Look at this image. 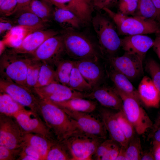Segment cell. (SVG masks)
I'll return each instance as SVG.
<instances>
[{"instance_id":"cell-1","label":"cell","mask_w":160,"mask_h":160,"mask_svg":"<svg viewBox=\"0 0 160 160\" xmlns=\"http://www.w3.org/2000/svg\"><path fill=\"white\" fill-rule=\"evenodd\" d=\"M37 97L41 117L57 140H66L73 134L81 131L76 122L62 108Z\"/></svg>"},{"instance_id":"cell-2","label":"cell","mask_w":160,"mask_h":160,"mask_svg":"<svg viewBox=\"0 0 160 160\" xmlns=\"http://www.w3.org/2000/svg\"><path fill=\"white\" fill-rule=\"evenodd\" d=\"M91 23L102 55L107 59L115 56L121 47V39L113 20L105 13L98 12L93 16Z\"/></svg>"},{"instance_id":"cell-3","label":"cell","mask_w":160,"mask_h":160,"mask_svg":"<svg viewBox=\"0 0 160 160\" xmlns=\"http://www.w3.org/2000/svg\"><path fill=\"white\" fill-rule=\"evenodd\" d=\"M103 10L113 21L119 35L157 34L160 32L159 25L154 19L125 15L115 12L109 8Z\"/></svg>"},{"instance_id":"cell-4","label":"cell","mask_w":160,"mask_h":160,"mask_svg":"<svg viewBox=\"0 0 160 160\" xmlns=\"http://www.w3.org/2000/svg\"><path fill=\"white\" fill-rule=\"evenodd\" d=\"M26 55L16 53L11 49L5 50L0 55V78L27 87L26 75L32 58Z\"/></svg>"},{"instance_id":"cell-5","label":"cell","mask_w":160,"mask_h":160,"mask_svg":"<svg viewBox=\"0 0 160 160\" xmlns=\"http://www.w3.org/2000/svg\"><path fill=\"white\" fill-rule=\"evenodd\" d=\"M65 52L77 60L97 62L98 54L88 38L77 30L64 29L61 33Z\"/></svg>"},{"instance_id":"cell-6","label":"cell","mask_w":160,"mask_h":160,"mask_svg":"<svg viewBox=\"0 0 160 160\" xmlns=\"http://www.w3.org/2000/svg\"><path fill=\"white\" fill-rule=\"evenodd\" d=\"M121 98L123 110L126 117L134 127L136 133L141 135L152 128L153 123L140 105V101L113 87Z\"/></svg>"},{"instance_id":"cell-7","label":"cell","mask_w":160,"mask_h":160,"mask_svg":"<svg viewBox=\"0 0 160 160\" xmlns=\"http://www.w3.org/2000/svg\"><path fill=\"white\" fill-rule=\"evenodd\" d=\"M105 140L77 132L64 141L72 156V160H93L99 145Z\"/></svg>"},{"instance_id":"cell-8","label":"cell","mask_w":160,"mask_h":160,"mask_svg":"<svg viewBox=\"0 0 160 160\" xmlns=\"http://www.w3.org/2000/svg\"><path fill=\"white\" fill-rule=\"evenodd\" d=\"M0 91L41 117L37 97L32 90L11 80L0 78Z\"/></svg>"},{"instance_id":"cell-9","label":"cell","mask_w":160,"mask_h":160,"mask_svg":"<svg viewBox=\"0 0 160 160\" xmlns=\"http://www.w3.org/2000/svg\"><path fill=\"white\" fill-rule=\"evenodd\" d=\"M24 133L13 116L0 114V145L11 149L23 147Z\"/></svg>"},{"instance_id":"cell-10","label":"cell","mask_w":160,"mask_h":160,"mask_svg":"<svg viewBox=\"0 0 160 160\" xmlns=\"http://www.w3.org/2000/svg\"><path fill=\"white\" fill-rule=\"evenodd\" d=\"M62 109L76 122L81 131L100 139H107L108 132L98 113L78 112Z\"/></svg>"},{"instance_id":"cell-11","label":"cell","mask_w":160,"mask_h":160,"mask_svg":"<svg viewBox=\"0 0 160 160\" xmlns=\"http://www.w3.org/2000/svg\"><path fill=\"white\" fill-rule=\"evenodd\" d=\"M65 52L61 34L52 36L46 40L30 54L33 60L45 63L53 66L61 59Z\"/></svg>"},{"instance_id":"cell-12","label":"cell","mask_w":160,"mask_h":160,"mask_svg":"<svg viewBox=\"0 0 160 160\" xmlns=\"http://www.w3.org/2000/svg\"><path fill=\"white\" fill-rule=\"evenodd\" d=\"M32 90L40 98L51 102H60L76 98H86V93L80 92L68 86L56 82L47 85L34 87Z\"/></svg>"},{"instance_id":"cell-13","label":"cell","mask_w":160,"mask_h":160,"mask_svg":"<svg viewBox=\"0 0 160 160\" xmlns=\"http://www.w3.org/2000/svg\"><path fill=\"white\" fill-rule=\"evenodd\" d=\"M24 133L40 135L51 139H56L42 118L36 113L26 109L13 116Z\"/></svg>"},{"instance_id":"cell-14","label":"cell","mask_w":160,"mask_h":160,"mask_svg":"<svg viewBox=\"0 0 160 160\" xmlns=\"http://www.w3.org/2000/svg\"><path fill=\"white\" fill-rule=\"evenodd\" d=\"M107 60L111 67L130 80L136 79L143 74V61L133 54L125 52L121 56H115Z\"/></svg>"},{"instance_id":"cell-15","label":"cell","mask_w":160,"mask_h":160,"mask_svg":"<svg viewBox=\"0 0 160 160\" xmlns=\"http://www.w3.org/2000/svg\"><path fill=\"white\" fill-rule=\"evenodd\" d=\"M86 95V98L96 100L103 107L117 111L123 109L122 100L113 87L98 86Z\"/></svg>"},{"instance_id":"cell-16","label":"cell","mask_w":160,"mask_h":160,"mask_svg":"<svg viewBox=\"0 0 160 160\" xmlns=\"http://www.w3.org/2000/svg\"><path fill=\"white\" fill-rule=\"evenodd\" d=\"M154 44V40L144 35L127 36L121 39V47L125 52L137 56L143 61Z\"/></svg>"},{"instance_id":"cell-17","label":"cell","mask_w":160,"mask_h":160,"mask_svg":"<svg viewBox=\"0 0 160 160\" xmlns=\"http://www.w3.org/2000/svg\"><path fill=\"white\" fill-rule=\"evenodd\" d=\"M58 34L51 29L36 30L29 33L19 46L11 49L17 53L30 54L48 38Z\"/></svg>"},{"instance_id":"cell-18","label":"cell","mask_w":160,"mask_h":160,"mask_svg":"<svg viewBox=\"0 0 160 160\" xmlns=\"http://www.w3.org/2000/svg\"><path fill=\"white\" fill-rule=\"evenodd\" d=\"M97 111L105 124L109 139L126 149L128 144L119 125L116 112L104 107L100 108Z\"/></svg>"},{"instance_id":"cell-19","label":"cell","mask_w":160,"mask_h":160,"mask_svg":"<svg viewBox=\"0 0 160 160\" xmlns=\"http://www.w3.org/2000/svg\"><path fill=\"white\" fill-rule=\"evenodd\" d=\"M141 102L148 107L158 108L160 103V92L151 78L144 76L137 89Z\"/></svg>"},{"instance_id":"cell-20","label":"cell","mask_w":160,"mask_h":160,"mask_svg":"<svg viewBox=\"0 0 160 160\" xmlns=\"http://www.w3.org/2000/svg\"><path fill=\"white\" fill-rule=\"evenodd\" d=\"M75 61L79 71L93 89L99 86L103 78V72L97 62L87 60Z\"/></svg>"},{"instance_id":"cell-21","label":"cell","mask_w":160,"mask_h":160,"mask_svg":"<svg viewBox=\"0 0 160 160\" xmlns=\"http://www.w3.org/2000/svg\"><path fill=\"white\" fill-rule=\"evenodd\" d=\"M52 19L64 29L77 30L85 25L73 12L55 7L53 12Z\"/></svg>"},{"instance_id":"cell-22","label":"cell","mask_w":160,"mask_h":160,"mask_svg":"<svg viewBox=\"0 0 160 160\" xmlns=\"http://www.w3.org/2000/svg\"><path fill=\"white\" fill-rule=\"evenodd\" d=\"M15 15L14 22L15 25L26 27L33 31L46 29V23L32 12L28 7L19 10Z\"/></svg>"},{"instance_id":"cell-23","label":"cell","mask_w":160,"mask_h":160,"mask_svg":"<svg viewBox=\"0 0 160 160\" xmlns=\"http://www.w3.org/2000/svg\"><path fill=\"white\" fill-rule=\"evenodd\" d=\"M56 139H51L42 135L33 133H24V145H30L40 154L42 160H45L48 153Z\"/></svg>"},{"instance_id":"cell-24","label":"cell","mask_w":160,"mask_h":160,"mask_svg":"<svg viewBox=\"0 0 160 160\" xmlns=\"http://www.w3.org/2000/svg\"><path fill=\"white\" fill-rule=\"evenodd\" d=\"M52 102L62 108L76 112L91 113L98 109L96 101L84 98H76L61 102Z\"/></svg>"},{"instance_id":"cell-25","label":"cell","mask_w":160,"mask_h":160,"mask_svg":"<svg viewBox=\"0 0 160 160\" xmlns=\"http://www.w3.org/2000/svg\"><path fill=\"white\" fill-rule=\"evenodd\" d=\"M111 67V69L107 71V73L113 83L114 87L124 93L135 97L140 101L137 90L131 83L130 80L122 73Z\"/></svg>"},{"instance_id":"cell-26","label":"cell","mask_w":160,"mask_h":160,"mask_svg":"<svg viewBox=\"0 0 160 160\" xmlns=\"http://www.w3.org/2000/svg\"><path fill=\"white\" fill-rule=\"evenodd\" d=\"M33 31L26 27L15 25L6 33L2 39L6 46L12 48L19 46L25 37Z\"/></svg>"},{"instance_id":"cell-27","label":"cell","mask_w":160,"mask_h":160,"mask_svg":"<svg viewBox=\"0 0 160 160\" xmlns=\"http://www.w3.org/2000/svg\"><path fill=\"white\" fill-rule=\"evenodd\" d=\"M53 5L43 0H32L28 8L43 21L47 23L52 19Z\"/></svg>"},{"instance_id":"cell-28","label":"cell","mask_w":160,"mask_h":160,"mask_svg":"<svg viewBox=\"0 0 160 160\" xmlns=\"http://www.w3.org/2000/svg\"><path fill=\"white\" fill-rule=\"evenodd\" d=\"M72 156L64 141L55 140L51 147L45 160H72Z\"/></svg>"},{"instance_id":"cell-29","label":"cell","mask_w":160,"mask_h":160,"mask_svg":"<svg viewBox=\"0 0 160 160\" xmlns=\"http://www.w3.org/2000/svg\"><path fill=\"white\" fill-rule=\"evenodd\" d=\"M25 109V107L15 101L8 94L0 92V113L13 116Z\"/></svg>"},{"instance_id":"cell-30","label":"cell","mask_w":160,"mask_h":160,"mask_svg":"<svg viewBox=\"0 0 160 160\" xmlns=\"http://www.w3.org/2000/svg\"><path fill=\"white\" fill-rule=\"evenodd\" d=\"M75 65V61L62 58L57 63L55 73L56 79L59 83L68 86L72 71Z\"/></svg>"},{"instance_id":"cell-31","label":"cell","mask_w":160,"mask_h":160,"mask_svg":"<svg viewBox=\"0 0 160 160\" xmlns=\"http://www.w3.org/2000/svg\"><path fill=\"white\" fill-rule=\"evenodd\" d=\"M68 87L74 90L83 93L89 92L93 89L83 77L75 63L71 72Z\"/></svg>"},{"instance_id":"cell-32","label":"cell","mask_w":160,"mask_h":160,"mask_svg":"<svg viewBox=\"0 0 160 160\" xmlns=\"http://www.w3.org/2000/svg\"><path fill=\"white\" fill-rule=\"evenodd\" d=\"M58 82L56 79L55 71L53 66L42 63L37 84L35 87H41L51 83Z\"/></svg>"},{"instance_id":"cell-33","label":"cell","mask_w":160,"mask_h":160,"mask_svg":"<svg viewBox=\"0 0 160 160\" xmlns=\"http://www.w3.org/2000/svg\"><path fill=\"white\" fill-rule=\"evenodd\" d=\"M116 116L121 129L128 143L135 135L136 132L133 125L127 119L123 109L115 113Z\"/></svg>"},{"instance_id":"cell-34","label":"cell","mask_w":160,"mask_h":160,"mask_svg":"<svg viewBox=\"0 0 160 160\" xmlns=\"http://www.w3.org/2000/svg\"><path fill=\"white\" fill-rule=\"evenodd\" d=\"M134 16L147 19L157 18L156 9L151 0H139L137 9Z\"/></svg>"},{"instance_id":"cell-35","label":"cell","mask_w":160,"mask_h":160,"mask_svg":"<svg viewBox=\"0 0 160 160\" xmlns=\"http://www.w3.org/2000/svg\"><path fill=\"white\" fill-rule=\"evenodd\" d=\"M42 64V62L32 59L28 67L26 78V87L31 90L37 84Z\"/></svg>"},{"instance_id":"cell-36","label":"cell","mask_w":160,"mask_h":160,"mask_svg":"<svg viewBox=\"0 0 160 160\" xmlns=\"http://www.w3.org/2000/svg\"><path fill=\"white\" fill-rule=\"evenodd\" d=\"M125 151L127 160H141L143 152L138 137L135 135L130 141Z\"/></svg>"},{"instance_id":"cell-37","label":"cell","mask_w":160,"mask_h":160,"mask_svg":"<svg viewBox=\"0 0 160 160\" xmlns=\"http://www.w3.org/2000/svg\"><path fill=\"white\" fill-rule=\"evenodd\" d=\"M55 7L75 12L79 9L86 0H43Z\"/></svg>"},{"instance_id":"cell-38","label":"cell","mask_w":160,"mask_h":160,"mask_svg":"<svg viewBox=\"0 0 160 160\" xmlns=\"http://www.w3.org/2000/svg\"><path fill=\"white\" fill-rule=\"evenodd\" d=\"M145 69L160 92V65L153 59H149L145 62Z\"/></svg>"},{"instance_id":"cell-39","label":"cell","mask_w":160,"mask_h":160,"mask_svg":"<svg viewBox=\"0 0 160 160\" xmlns=\"http://www.w3.org/2000/svg\"><path fill=\"white\" fill-rule=\"evenodd\" d=\"M139 0H119L118 12L125 15L134 16L137 9Z\"/></svg>"},{"instance_id":"cell-40","label":"cell","mask_w":160,"mask_h":160,"mask_svg":"<svg viewBox=\"0 0 160 160\" xmlns=\"http://www.w3.org/2000/svg\"><path fill=\"white\" fill-rule=\"evenodd\" d=\"M23 148L11 149L0 145V160H18Z\"/></svg>"},{"instance_id":"cell-41","label":"cell","mask_w":160,"mask_h":160,"mask_svg":"<svg viewBox=\"0 0 160 160\" xmlns=\"http://www.w3.org/2000/svg\"><path fill=\"white\" fill-rule=\"evenodd\" d=\"M116 143L109 139L104 140L97 148L93 157V160H100L101 158Z\"/></svg>"},{"instance_id":"cell-42","label":"cell","mask_w":160,"mask_h":160,"mask_svg":"<svg viewBox=\"0 0 160 160\" xmlns=\"http://www.w3.org/2000/svg\"><path fill=\"white\" fill-rule=\"evenodd\" d=\"M17 5L16 0H4L0 5V14L1 16H10Z\"/></svg>"},{"instance_id":"cell-43","label":"cell","mask_w":160,"mask_h":160,"mask_svg":"<svg viewBox=\"0 0 160 160\" xmlns=\"http://www.w3.org/2000/svg\"><path fill=\"white\" fill-rule=\"evenodd\" d=\"M119 0H93L95 9L98 10H103L105 8H109L117 3Z\"/></svg>"},{"instance_id":"cell-44","label":"cell","mask_w":160,"mask_h":160,"mask_svg":"<svg viewBox=\"0 0 160 160\" xmlns=\"http://www.w3.org/2000/svg\"><path fill=\"white\" fill-rule=\"evenodd\" d=\"M5 17L1 16L0 18V34L1 35L10 30L15 25L14 22L6 18Z\"/></svg>"},{"instance_id":"cell-45","label":"cell","mask_w":160,"mask_h":160,"mask_svg":"<svg viewBox=\"0 0 160 160\" xmlns=\"http://www.w3.org/2000/svg\"><path fill=\"white\" fill-rule=\"evenodd\" d=\"M121 146L117 143L112 148L100 159V160H116Z\"/></svg>"},{"instance_id":"cell-46","label":"cell","mask_w":160,"mask_h":160,"mask_svg":"<svg viewBox=\"0 0 160 160\" xmlns=\"http://www.w3.org/2000/svg\"><path fill=\"white\" fill-rule=\"evenodd\" d=\"M22 152L26 155L35 158L37 160H42L39 153L34 148L30 145H24L23 148Z\"/></svg>"},{"instance_id":"cell-47","label":"cell","mask_w":160,"mask_h":160,"mask_svg":"<svg viewBox=\"0 0 160 160\" xmlns=\"http://www.w3.org/2000/svg\"><path fill=\"white\" fill-rule=\"evenodd\" d=\"M17 5L11 15H13L17 11L28 7L32 0H16Z\"/></svg>"},{"instance_id":"cell-48","label":"cell","mask_w":160,"mask_h":160,"mask_svg":"<svg viewBox=\"0 0 160 160\" xmlns=\"http://www.w3.org/2000/svg\"><path fill=\"white\" fill-rule=\"evenodd\" d=\"M152 151L155 160H160V143L153 140Z\"/></svg>"},{"instance_id":"cell-49","label":"cell","mask_w":160,"mask_h":160,"mask_svg":"<svg viewBox=\"0 0 160 160\" xmlns=\"http://www.w3.org/2000/svg\"><path fill=\"white\" fill-rule=\"evenodd\" d=\"M157 34L154 40V44L153 47L160 60V32L157 33Z\"/></svg>"},{"instance_id":"cell-50","label":"cell","mask_w":160,"mask_h":160,"mask_svg":"<svg viewBox=\"0 0 160 160\" xmlns=\"http://www.w3.org/2000/svg\"><path fill=\"white\" fill-rule=\"evenodd\" d=\"M148 138H152L153 140L160 143V127L153 132L150 133Z\"/></svg>"},{"instance_id":"cell-51","label":"cell","mask_w":160,"mask_h":160,"mask_svg":"<svg viewBox=\"0 0 160 160\" xmlns=\"http://www.w3.org/2000/svg\"><path fill=\"white\" fill-rule=\"evenodd\" d=\"M141 160H155L152 151H146L145 152H143Z\"/></svg>"},{"instance_id":"cell-52","label":"cell","mask_w":160,"mask_h":160,"mask_svg":"<svg viewBox=\"0 0 160 160\" xmlns=\"http://www.w3.org/2000/svg\"><path fill=\"white\" fill-rule=\"evenodd\" d=\"M125 151L126 148L121 147L119 152L116 160H127Z\"/></svg>"},{"instance_id":"cell-53","label":"cell","mask_w":160,"mask_h":160,"mask_svg":"<svg viewBox=\"0 0 160 160\" xmlns=\"http://www.w3.org/2000/svg\"><path fill=\"white\" fill-rule=\"evenodd\" d=\"M160 127V111L155 120V122L153 123V127L151 129V133H153Z\"/></svg>"},{"instance_id":"cell-54","label":"cell","mask_w":160,"mask_h":160,"mask_svg":"<svg viewBox=\"0 0 160 160\" xmlns=\"http://www.w3.org/2000/svg\"><path fill=\"white\" fill-rule=\"evenodd\" d=\"M157 10V17L159 19L160 16V0H151Z\"/></svg>"},{"instance_id":"cell-55","label":"cell","mask_w":160,"mask_h":160,"mask_svg":"<svg viewBox=\"0 0 160 160\" xmlns=\"http://www.w3.org/2000/svg\"><path fill=\"white\" fill-rule=\"evenodd\" d=\"M6 46L2 40L0 41V55H1L5 50V47Z\"/></svg>"},{"instance_id":"cell-56","label":"cell","mask_w":160,"mask_h":160,"mask_svg":"<svg viewBox=\"0 0 160 160\" xmlns=\"http://www.w3.org/2000/svg\"><path fill=\"white\" fill-rule=\"evenodd\" d=\"M159 19L160 20V17H159Z\"/></svg>"}]
</instances>
